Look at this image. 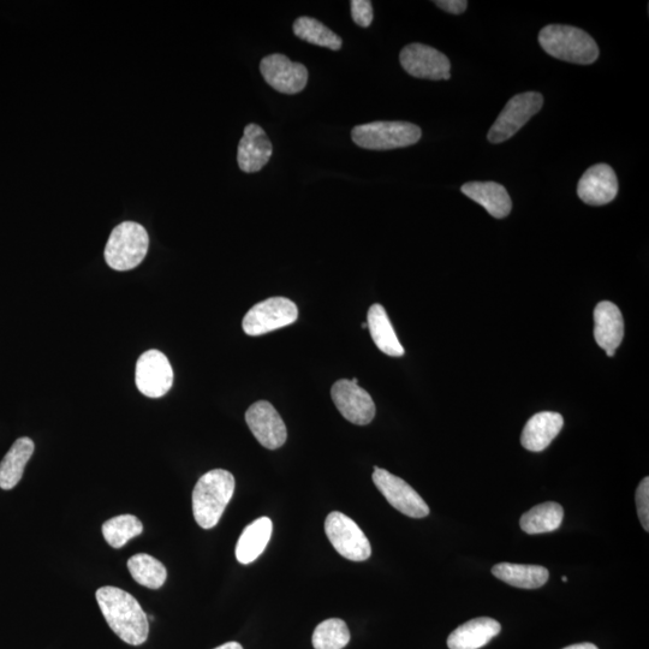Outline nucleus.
I'll return each instance as SVG.
<instances>
[{
  "mask_svg": "<svg viewBox=\"0 0 649 649\" xmlns=\"http://www.w3.org/2000/svg\"><path fill=\"white\" fill-rule=\"evenodd\" d=\"M142 532H144V525L133 515L113 517L103 525L106 543L113 549H121L128 541L139 537Z\"/></svg>",
  "mask_w": 649,
  "mask_h": 649,
  "instance_id": "cd10ccee",
  "label": "nucleus"
},
{
  "mask_svg": "<svg viewBox=\"0 0 649 649\" xmlns=\"http://www.w3.org/2000/svg\"><path fill=\"white\" fill-rule=\"evenodd\" d=\"M214 649H243V647L238 642H226L224 645Z\"/></svg>",
  "mask_w": 649,
  "mask_h": 649,
  "instance_id": "72a5a7b5",
  "label": "nucleus"
},
{
  "mask_svg": "<svg viewBox=\"0 0 649 649\" xmlns=\"http://www.w3.org/2000/svg\"><path fill=\"white\" fill-rule=\"evenodd\" d=\"M373 482L394 508L412 518L430 515V508L414 488L385 469L374 467Z\"/></svg>",
  "mask_w": 649,
  "mask_h": 649,
  "instance_id": "1a4fd4ad",
  "label": "nucleus"
},
{
  "mask_svg": "<svg viewBox=\"0 0 649 649\" xmlns=\"http://www.w3.org/2000/svg\"><path fill=\"white\" fill-rule=\"evenodd\" d=\"M564 649H599V648L593 645V643L585 642V643H577V645H571L569 647H565Z\"/></svg>",
  "mask_w": 649,
  "mask_h": 649,
  "instance_id": "473e14b6",
  "label": "nucleus"
},
{
  "mask_svg": "<svg viewBox=\"0 0 649 649\" xmlns=\"http://www.w3.org/2000/svg\"><path fill=\"white\" fill-rule=\"evenodd\" d=\"M362 329H368V324L367 323L362 324Z\"/></svg>",
  "mask_w": 649,
  "mask_h": 649,
  "instance_id": "f704fd0d",
  "label": "nucleus"
},
{
  "mask_svg": "<svg viewBox=\"0 0 649 649\" xmlns=\"http://www.w3.org/2000/svg\"><path fill=\"white\" fill-rule=\"evenodd\" d=\"M543 95L527 92L515 95L500 112L497 121L488 132L487 139L491 144H502L520 132L533 116L543 109Z\"/></svg>",
  "mask_w": 649,
  "mask_h": 649,
  "instance_id": "423d86ee",
  "label": "nucleus"
},
{
  "mask_svg": "<svg viewBox=\"0 0 649 649\" xmlns=\"http://www.w3.org/2000/svg\"><path fill=\"white\" fill-rule=\"evenodd\" d=\"M235 478L228 470L213 469L202 475L193 491V514L201 528L218 525L235 492Z\"/></svg>",
  "mask_w": 649,
  "mask_h": 649,
  "instance_id": "f03ea898",
  "label": "nucleus"
},
{
  "mask_svg": "<svg viewBox=\"0 0 649 649\" xmlns=\"http://www.w3.org/2000/svg\"><path fill=\"white\" fill-rule=\"evenodd\" d=\"M135 380L142 395L160 398L168 394L174 384V369L162 351L148 350L136 363Z\"/></svg>",
  "mask_w": 649,
  "mask_h": 649,
  "instance_id": "9d476101",
  "label": "nucleus"
},
{
  "mask_svg": "<svg viewBox=\"0 0 649 649\" xmlns=\"http://www.w3.org/2000/svg\"><path fill=\"white\" fill-rule=\"evenodd\" d=\"M539 44L559 61L589 65L599 58V47L591 35L573 26L550 25L541 29Z\"/></svg>",
  "mask_w": 649,
  "mask_h": 649,
  "instance_id": "7ed1b4c3",
  "label": "nucleus"
},
{
  "mask_svg": "<svg viewBox=\"0 0 649 649\" xmlns=\"http://www.w3.org/2000/svg\"><path fill=\"white\" fill-rule=\"evenodd\" d=\"M462 193L470 200L478 202L492 217L503 219L512 210V202L508 192L496 182H469L461 188Z\"/></svg>",
  "mask_w": 649,
  "mask_h": 649,
  "instance_id": "aec40b11",
  "label": "nucleus"
},
{
  "mask_svg": "<svg viewBox=\"0 0 649 649\" xmlns=\"http://www.w3.org/2000/svg\"><path fill=\"white\" fill-rule=\"evenodd\" d=\"M618 180L615 171L606 164L589 168L577 186V195L587 205L604 206L616 199Z\"/></svg>",
  "mask_w": 649,
  "mask_h": 649,
  "instance_id": "2eb2a0df",
  "label": "nucleus"
},
{
  "mask_svg": "<svg viewBox=\"0 0 649 649\" xmlns=\"http://www.w3.org/2000/svg\"><path fill=\"white\" fill-rule=\"evenodd\" d=\"M97 601L107 624L128 645L140 646L150 634L148 617L132 594L117 587L98 589Z\"/></svg>",
  "mask_w": 649,
  "mask_h": 649,
  "instance_id": "f257e3e1",
  "label": "nucleus"
},
{
  "mask_svg": "<svg viewBox=\"0 0 649 649\" xmlns=\"http://www.w3.org/2000/svg\"><path fill=\"white\" fill-rule=\"evenodd\" d=\"M35 445L31 438L17 439L8 454L0 463V488L13 490L22 479L29 460L34 454Z\"/></svg>",
  "mask_w": 649,
  "mask_h": 649,
  "instance_id": "4be33fe9",
  "label": "nucleus"
},
{
  "mask_svg": "<svg viewBox=\"0 0 649 649\" xmlns=\"http://www.w3.org/2000/svg\"><path fill=\"white\" fill-rule=\"evenodd\" d=\"M637 514H639L641 525L645 531H649V479L645 478L640 482L636 491Z\"/></svg>",
  "mask_w": 649,
  "mask_h": 649,
  "instance_id": "c756f323",
  "label": "nucleus"
},
{
  "mask_svg": "<svg viewBox=\"0 0 649 649\" xmlns=\"http://www.w3.org/2000/svg\"><path fill=\"white\" fill-rule=\"evenodd\" d=\"M350 641L348 625L342 619L331 618L320 623L314 630L315 649H343Z\"/></svg>",
  "mask_w": 649,
  "mask_h": 649,
  "instance_id": "c85d7f7f",
  "label": "nucleus"
},
{
  "mask_svg": "<svg viewBox=\"0 0 649 649\" xmlns=\"http://www.w3.org/2000/svg\"><path fill=\"white\" fill-rule=\"evenodd\" d=\"M351 4V17L357 26L367 28L373 22V5L369 0H353Z\"/></svg>",
  "mask_w": 649,
  "mask_h": 649,
  "instance_id": "7c9ffc66",
  "label": "nucleus"
},
{
  "mask_svg": "<svg viewBox=\"0 0 649 649\" xmlns=\"http://www.w3.org/2000/svg\"><path fill=\"white\" fill-rule=\"evenodd\" d=\"M128 570L139 585L150 589L163 587L166 577H168V571L164 564L146 553H140V555L130 558Z\"/></svg>",
  "mask_w": 649,
  "mask_h": 649,
  "instance_id": "a878e982",
  "label": "nucleus"
},
{
  "mask_svg": "<svg viewBox=\"0 0 649 649\" xmlns=\"http://www.w3.org/2000/svg\"><path fill=\"white\" fill-rule=\"evenodd\" d=\"M261 75L269 85L283 94H297L306 88L308 70L301 63L291 62L281 53L267 56L260 63Z\"/></svg>",
  "mask_w": 649,
  "mask_h": 649,
  "instance_id": "4468645a",
  "label": "nucleus"
},
{
  "mask_svg": "<svg viewBox=\"0 0 649 649\" xmlns=\"http://www.w3.org/2000/svg\"><path fill=\"white\" fill-rule=\"evenodd\" d=\"M331 396L339 413L351 424L366 426L375 416V404L365 389L348 379L338 380L332 386Z\"/></svg>",
  "mask_w": 649,
  "mask_h": 649,
  "instance_id": "f8f14e48",
  "label": "nucleus"
},
{
  "mask_svg": "<svg viewBox=\"0 0 649 649\" xmlns=\"http://www.w3.org/2000/svg\"><path fill=\"white\" fill-rule=\"evenodd\" d=\"M299 318L295 303L285 297H271L256 303L243 318V331L248 336H261L294 324Z\"/></svg>",
  "mask_w": 649,
  "mask_h": 649,
  "instance_id": "0eeeda50",
  "label": "nucleus"
},
{
  "mask_svg": "<svg viewBox=\"0 0 649 649\" xmlns=\"http://www.w3.org/2000/svg\"><path fill=\"white\" fill-rule=\"evenodd\" d=\"M562 581H563V582H567V581H568L567 577L563 576V577H562Z\"/></svg>",
  "mask_w": 649,
  "mask_h": 649,
  "instance_id": "c9c22d12",
  "label": "nucleus"
},
{
  "mask_svg": "<svg viewBox=\"0 0 649 649\" xmlns=\"http://www.w3.org/2000/svg\"><path fill=\"white\" fill-rule=\"evenodd\" d=\"M402 68L416 79L449 80L451 64L444 53L424 44H410L401 52Z\"/></svg>",
  "mask_w": 649,
  "mask_h": 649,
  "instance_id": "9b49d317",
  "label": "nucleus"
},
{
  "mask_svg": "<svg viewBox=\"0 0 649 649\" xmlns=\"http://www.w3.org/2000/svg\"><path fill=\"white\" fill-rule=\"evenodd\" d=\"M148 248L150 236L144 226L124 222L111 232L105 247V260L112 270H133L144 261Z\"/></svg>",
  "mask_w": 649,
  "mask_h": 649,
  "instance_id": "20e7f679",
  "label": "nucleus"
},
{
  "mask_svg": "<svg viewBox=\"0 0 649 649\" xmlns=\"http://www.w3.org/2000/svg\"><path fill=\"white\" fill-rule=\"evenodd\" d=\"M418 125L409 122H373L357 125L351 132L355 144L365 150L389 151L418 144Z\"/></svg>",
  "mask_w": 649,
  "mask_h": 649,
  "instance_id": "39448f33",
  "label": "nucleus"
},
{
  "mask_svg": "<svg viewBox=\"0 0 649 649\" xmlns=\"http://www.w3.org/2000/svg\"><path fill=\"white\" fill-rule=\"evenodd\" d=\"M367 324L373 342L380 351L392 357H401L404 355V348L383 306L375 303V305L369 308Z\"/></svg>",
  "mask_w": 649,
  "mask_h": 649,
  "instance_id": "5701e85b",
  "label": "nucleus"
},
{
  "mask_svg": "<svg viewBox=\"0 0 649 649\" xmlns=\"http://www.w3.org/2000/svg\"><path fill=\"white\" fill-rule=\"evenodd\" d=\"M624 337V320L615 303L600 302L594 311V338L606 355L613 357Z\"/></svg>",
  "mask_w": 649,
  "mask_h": 649,
  "instance_id": "f3484780",
  "label": "nucleus"
},
{
  "mask_svg": "<svg viewBox=\"0 0 649 649\" xmlns=\"http://www.w3.org/2000/svg\"><path fill=\"white\" fill-rule=\"evenodd\" d=\"M434 4L452 15H461L468 8V2L466 0H436Z\"/></svg>",
  "mask_w": 649,
  "mask_h": 649,
  "instance_id": "2f4dec72",
  "label": "nucleus"
},
{
  "mask_svg": "<svg viewBox=\"0 0 649 649\" xmlns=\"http://www.w3.org/2000/svg\"><path fill=\"white\" fill-rule=\"evenodd\" d=\"M272 521L269 517H261L244 528L236 546V558L241 564L247 565L258 559L269 545L272 537Z\"/></svg>",
  "mask_w": 649,
  "mask_h": 649,
  "instance_id": "412c9836",
  "label": "nucleus"
},
{
  "mask_svg": "<svg viewBox=\"0 0 649 649\" xmlns=\"http://www.w3.org/2000/svg\"><path fill=\"white\" fill-rule=\"evenodd\" d=\"M564 517L563 506L558 503H544L534 506L521 517L520 525L527 534H544L557 531Z\"/></svg>",
  "mask_w": 649,
  "mask_h": 649,
  "instance_id": "393cba45",
  "label": "nucleus"
},
{
  "mask_svg": "<svg viewBox=\"0 0 649 649\" xmlns=\"http://www.w3.org/2000/svg\"><path fill=\"white\" fill-rule=\"evenodd\" d=\"M294 33L297 38L305 40L309 44L326 47L332 51L342 49V39L312 17L303 16L297 19L294 23Z\"/></svg>",
  "mask_w": 649,
  "mask_h": 649,
  "instance_id": "bb28decb",
  "label": "nucleus"
},
{
  "mask_svg": "<svg viewBox=\"0 0 649 649\" xmlns=\"http://www.w3.org/2000/svg\"><path fill=\"white\" fill-rule=\"evenodd\" d=\"M502 631L496 619L481 617L472 619L452 631L448 639L450 649H480Z\"/></svg>",
  "mask_w": 649,
  "mask_h": 649,
  "instance_id": "6ab92c4d",
  "label": "nucleus"
},
{
  "mask_svg": "<svg viewBox=\"0 0 649 649\" xmlns=\"http://www.w3.org/2000/svg\"><path fill=\"white\" fill-rule=\"evenodd\" d=\"M273 147L269 136L258 124H248L238 145L237 163L247 174L259 172L270 162Z\"/></svg>",
  "mask_w": 649,
  "mask_h": 649,
  "instance_id": "dca6fc26",
  "label": "nucleus"
},
{
  "mask_svg": "<svg viewBox=\"0 0 649 649\" xmlns=\"http://www.w3.org/2000/svg\"><path fill=\"white\" fill-rule=\"evenodd\" d=\"M492 574L508 585L523 589H537L549 581L550 573L541 565L500 563L494 565Z\"/></svg>",
  "mask_w": 649,
  "mask_h": 649,
  "instance_id": "b1692460",
  "label": "nucleus"
},
{
  "mask_svg": "<svg viewBox=\"0 0 649 649\" xmlns=\"http://www.w3.org/2000/svg\"><path fill=\"white\" fill-rule=\"evenodd\" d=\"M327 538L335 550L353 562L367 561L372 555L371 543L354 520L339 511H333L325 521Z\"/></svg>",
  "mask_w": 649,
  "mask_h": 649,
  "instance_id": "6e6552de",
  "label": "nucleus"
},
{
  "mask_svg": "<svg viewBox=\"0 0 649 649\" xmlns=\"http://www.w3.org/2000/svg\"><path fill=\"white\" fill-rule=\"evenodd\" d=\"M246 422L256 440L266 449L276 450L287 442V426L270 402L254 403L247 410Z\"/></svg>",
  "mask_w": 649,
  "mask_h": 649,
  "instance_id": "ddd939ff",
  "label": "nucleus"
},
{
  "mask_svg": "<svg viewBox=\"0 0 649 649\" xmlns=\"http://www.w3.org/2000/svg\"><path fill=\"white\" fill-rule=\"evenodd\" d=\"M563 425L564 419L561 414L553 412L535 414L523 428L521 436L523 448L533 452L544 451L562 431Z\"/></svg>",
  "mask_w": 649,
  "mask_h": 649,
  "instance_id": "a211bd4d",
  "label": "nucleus"
}]
</instances>
